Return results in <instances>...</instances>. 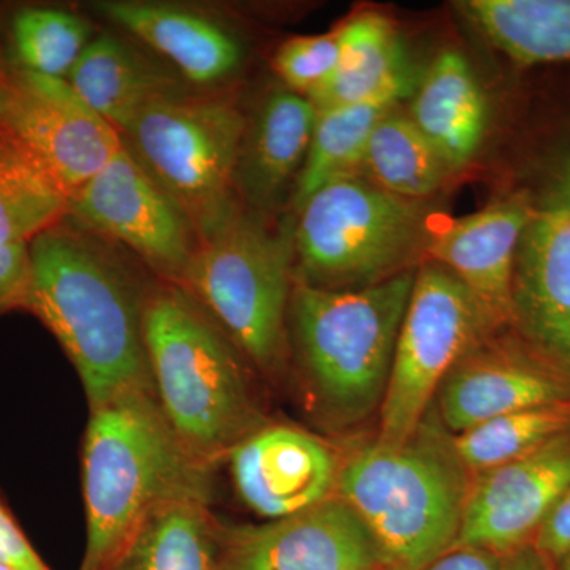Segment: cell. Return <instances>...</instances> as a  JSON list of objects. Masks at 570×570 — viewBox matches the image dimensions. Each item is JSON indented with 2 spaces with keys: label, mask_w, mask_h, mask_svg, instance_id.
Here are the masks:
<instances>
[{
  "label": "cell",
  "mask_w": 570,
  "mask_h": 570,
  "mask_svg": "<svg viewBox=\"0 0 570 570\" xmlns=\"http://www.w3.org/2000/svg\"><path fill=\"white\" fill-rule=\"evenodd\" d=\"M31 262L24 313L61 344L89 409L154 390L142 336L146 294L111 250L63 217L33 239Z\"/></svg>",
  "instance_id": "obj_1"
},
{
  "label": "cell",
  "mask_w": 570,
  "mask_h": 570,
  "mask_svg": "<svg viewBox=\"0 0 570 570\" xmlns=\"http://www.w3.org/2000/svg\"><path fill=\"white\" fill-rule=\"evenodd\" d=\"M86 550L80 570H112L145 521L171 502L212 504L209 466L195 459L154 390L91 409L81 453Z\"/></svg>",
  "instance_id": "obj_2"
},
{
  "label": "cell",
  "mask_w": 570,
  "mask_h": 570,
  "mask_svg": "<svg viewBox=\"0 0 570 570\" xmlns=\"http://www.w3.org/2000/svg\"><path fill=\"white\" fill-rule=\"evenodd\" d=\"M469 489L452 434L430 415L403 444L376 441L360 450L341 469L336 487L387 570H420L452 549Z\"/></svg>",
  "instance_id": "obj_3"
},
{
  "label": "cell",
  "mask_w": 570,
  "mask_h": 570,
  "mask_svg": "<svg viewBox=\"0 0 570 570\" xmlns=\"http://www.w3.org/2000/svg\"><path fill=\"white\" fill-rule=\"evenodd\" d=\"M142 336L154 393L195 459L212 468L261 428L234 343L181 285L146 294Z\"/></svg>",
  "instance_id": "obj_4"
},
{
  "label": "cell",
  "mask_w": 570,
  "mask_h": 570,
  "mask_svg": "<svg viewBox=\"0 0 570 570\" xmlns=\"http://www.w3.org/2000/svg\"><path fill=\"white\" fill-rule=\"evenodd\" d=\"M415 272L358 288L296 283L291 313L307 379L336 420L356 423L381 409Z\"/></svg>",
  "instance_id": "obj_5"
},
{
  "label": "cell",
  "mask_w": 570,
  "mask_h": 570,
  "mask_svg": "<svg viewBox=\"0 0 570 570\" xmlns=\"http://www.w3.org/2000/svg\"><path fill=\"white\" fill-rule=\"evenodd\" d=\"M426 213L425 202L396 197L358 175L325 184L296 209L298 283L358 288L412 269L430 242Z\"/></svg>",
  "instance_id": "obj_6"
},
{
  "label": "cell",
  "mask_w": 570,
  "mask_h": 570,
  "mask_svg": "<svg viewBox=\"0 0 570 570\" xmlns=\"http://www.w3.org/2000/svg\"><path fill=\"white\" fill-rule=\"evenodd\" d=\"M294 264L292 230H272L239 209L198 242L181 287L236 348L272 371L283 362Z\"/></svg>",
  "instance_id": "obj_7"
},
{
  "label": "cell",
  "mask_w": 570,
  "mask_h": 570,
  "mask_svg": "<svg viewBox=\"0 0 570 570\" xmlns=\"http://www.w3.org/2000/svg\"><path fill=\"white\" fill-rule=\"evenodd\" d=\"M247 119L227 99L175 96L126 130L127 148L183 209L198 242L239 212L236 160Z\"/></svg>",
  "instance_id": "obj_8"
},
{
  "label": "cell",
  "mask_w": 570,
  "mask_h": 570,
  "mask_svg": "<svg viewBox=\"0 0 570 570\" xmlns=\"http://www.w3.org/2000/svg\"><path fill=\"white\" fill-rule=\"evenodd\" d=\"M489 330L452 273L433 262L420 266L397 333L379 442L403 444L419 430L444 379Z\"/></svg>",
  "instance_id": "obj_9"
},
{
  "label": "cell",
  "mask_w": 570,
  "mask_h": 570,
  "mask_svg": "<svg viewBox=\"0 0 570 570\" xmlns=\"http://www.w3.org/2000/svg\"><path fill=\"white\" fill-rule=\"evenodd\" d=\"M0 141L69 200L122 148L70 82L0 66Z\"/></svg>",
  "instance_id": "obj_10"
},
{
  "label": "cell",
  "mask_w": 570,
  "mask_h": 570,
  "mask_svg": "<svg viewBox=\"0 0 570 570\" xmlns=\"http://www.w3.org/2000/svg\"><path fill=\"white\" fill-rule=\"evenodd\" d=\"M513 273L512 324L543 365L570 379V137L530 190Z\"/></svg>",
  "instance_id": "obj_11"
},
{
  "label": "cell",
  "mask_w": 570,
  "mask_h": 570,
  "mask_svg": "<svg viewBox=\"0 0 570 570\" xmlns=\"http://www.w3.org/2000/svg\"><path fill=\"white\" fill-rule=\"evenodd\" d=\"M66 219L121 243L168 284L181 285L198 238L174 198L127 148L69 198Z\"/></svg>",
  "instance_id": "obj_12"
},
{
  "label": "cell",
  "mask_w": 570,
  "mask_h": 570,
  "mask_svg": "<svg viewBox=\"0 0 570 570\" xmlns=\"http://www.w3.org/2000/svg\"><path fill=\"white\" fill-rule=\"evenodd\" d=\"M217 570H387L343 498L258 527L220 524Z\"/></svg>",
  "instance_id": "obj_13"
},
{
  "label": "cell",
  "mask_w": 570,
  "mask_h": 570,
  "mask_svg": "<svg viewBox=\"0 0 570 570\" xmlns=\"http://www.w3.org/2000/svg\"><path fill=\"white\" fill-rule=\"evenodd\" d=\"M569 485L570 433L478 474L453 547H474L499 557L523 549Z\"/></svg>",
  "instance_id": "obj_14"
},
{
  "label": "cell",
  "mask_w": 570,
  "mask_h": 570,
  "mask_svg": "<svg viewBox=\"0 0 570 570\" xmlns=\"http://www.w3.org/2000/svg\"><path fill=\"white\" fill-rule=\"evenodd\" d=\"M530 212V190H513L452 220L426 245L433 264L468 288L491 330L512 324L517 250Z\"/></svg>",
  "instance_id": "obj_15"
},
{
  "label": "cell",
  "mask_w": 570,
  "mask_h": 570,
  "mask_svg": "<svg viewBox=\"0 0 570 570\" xmlns=\"http://www.w3.org/2000/svg\"><path fill=\"white\" fill-rule=\"evenodd\" d=\"M243 502L269 520L295 515L333 497L335 453L321 439L291 426H264L228 453Z\"/></svg>",
  "instance_id": "obj_16"
},
{
  "label": "cell",
  "mask_w": 570,
  "mask_h": 570,
  "mask_svg": "<svg viewBox=\"0 0 570 570\" xmlns=\"http://www.w3.org/2000/svg\"><path fill=\"white\" fill-rule=\"evenodd\" d=\"M439 419L449 434L543 404L570 401V379L504 351L472 348L438 392Z\"/></svg>",
  "instance_id": "obj_17"
},
{
  "label": "cell",
  "mask_w": 570,
  "mask_h": 570,
  "mask_svg": "<svg viewBox=\"0 0 570 570\" xmlns=\"http://www.w3.org/2000/svg\"><path fill=\"white\" fill-rule=\"evenodd\" d=\"M317 110L291 89H275L246 121L236 160V193L250 212H272L298 179L316 129Z\"/></svg>",
  "instance_id": "obj_18"
},
{
  "label": "cell",
  "mask_w": 570,
  "mask_h": 570,
  "mask_svg": "<svg viewBox=\"0 0 570 570\" xmlns=\"http://www.w3.org/2000/svg\"><path fill=\"white\" fill-rule=\"evenodd\" d=\"M409 116L452 175L474 160L489 132L490 105L460 51L439 52L419 78Z\"/></svg>",
  "instance_id": "obj_19"
},
{
  "label": "cell",
  "mask_w": 570,
  "mask_h": 570,
  "mask_svg": "<svg viewBox=\"0 0 570 570\" xmlns=\"http://www.w3.org/2000/svg\"><path fill=\"white\" fill-rule=\"evenodd\" d=\"M96 9L165 56L195 85L224 80L242 62L239 41L223 26L193 11L130 0L100 2Z\"/></svg>",
  "instance_id": "obj_20"
},
{
  "label": "cell",
  "mask_w": 570,
  "mask_h": 570,
  "mask_svg": "<svg viewBox=\"0 0 570 570\" xmlns=\"http://www.w3.org/2000/svg\"><path fill=\"white\" fill-rule=\"evenodd\" d=\"M67 81L119 134L146 108L181 96L174 75L108 33L89 41Z\"/></svg>",
  "instance_id": "obj_21"
},
{
  "label": "cell",
  "mask_w": 570,
  "mask_h": 570,
  "mask_svg": "<svg viewBox=\"0 0 570 570\" xmlns=\"http://www.w3.org/2000/svg\"><path fill=\"white\" fill-rule=\"evenodd\" d=\"M340 61L328 81L307 97L318 111L362 102L393 89L417 86L395 26L382 14L366 11L337 28Z\"/></svg>",
  "instance_id": "obj_22"
},
{
  "label": "cell",
  "mask_w": 570,
  "mask_h": 570,
  "mask_svg": "<svg viewBox=\"0 0 570 570\" xmlns=\"http://www.w3.org/2000/svg\"><path fill=\"white\" fill-rule=\"evenodd\" d=\"M455 9L519 66L570 62V0H463Z\"/></svg>",
  "instance_id": "obj_23"
},
{
  "label": "cell",
  "mask_w": 570,
  "mask_h": 570,
  "mask_svg": "<svg viewBox=\"0 0 570 570\" xmlns=\"http://www.w3.org/2000/svg\"><path fill=\"white\" fill-rule=\"evenodd\" d=\"M415 89V88H414ZM414 89H393L362 102L317 112L309 153L295 184V212L325 184L356 175L377 124Z\"/></svg>",
  "instance_id": "obj_24"
},
{
  "label": "cell",
  "mask_w": 570,
  "mask_h": 570,
  "mask_svg": "<svg viewBox=\"0 0 570 570\" xmlns=\"http://www.w3.org/2000/svg\"><path fill=\"white\" fill-rule=\"evenodd\" d=\"M219 535L209 502H171L145 521L112 570H217Z\"/></svg>",
  "instance_id": "obj_25"
},
{
  "label": "cell",
  "mask_w": 570,
  "mask_h": 570,
  "mask_svg": "<svg viewBox=\"0 0 570 570\" xmlns=\"http://www.w3.org/2000/svg\"><path fill=\"white\" fill-rule=\"evenodd\" d=\"M362 170L387 193L425 202L448 181L452 171L436 148L420 132L411 116L390 111L367 141Z\"/></svg>",
  "instance_id": "obj_26"
},
{
  "label": "cell",
  "mask_w": 570,
  "mask_h": 570,
  "mask_svg": "<svg viewBox=\"0 0 570 570\" xmlns=\"http://www.w3.org/2000/svg\"><path fill=\"white\" fill-rule=\"evenodd\" d=\"M570 433V401L512 412L452 436L453 449L469 474L523 459Z\"/></svg>",
  "instance_id": "obj_27"
},
{
  "label": "cell",
  "mask_w": 570,
  "mask_h": 570,
  "mask_svg": "<svg viewBox=\"0 0 570 570\" xmlns=\"http://www.w3.org/2000/svg\"><path fill=\"white\" fill-rule=\"evenodd\" d=\"M89 24L55 7H21L9 24L10 59L18 69L67 80L89 43Z\"/></svg>",
  "instance_id": "obj_28"
},
{
  "label": "cell",
  "mask_w": 570,
  "mask_h": 570,
  "mask_svg": "<svg viewBox=\"0 0 570 570\" xmlns=\"http://www.w3.org/2000/svg\"><path fill=\"white\" fill-rule=\"evenodd\" d=\"M340 31L322 36L294 37L275 55V70L287 89L311 97L335 73L340 61Z\"/></svg>",
  "instance_id": "obj_29"
},
{
  "label": "cell",
  "mask_w": 570,
  "mask_h": 570,
  "mask_svg": "<svg viewBox=\"0 0 570 570\" xmlns=\"http://www.w3.org/2000/svg\"><path fill=\"white\" fill-rule=\"evenodd\" d=\"M31 273V245H0V318L26 309Z\"/></svg>",
  "instance_id": "obj_30"
},
{
  "label": "cell",
  "mask_w": 570,
  "mask_h": 570,
  "mask_svg": "<svg viewBox=\"0 0 570 570\" xmlns=\"http://www.w3.org/2000/svg\"><path fill=\"white\" fill-rule=\"evenodd\" d=\"M0 562L17 570H51L33 550L2 494H0Z\"/></svg>",
  "instance_id": "obj_31"
},
{
  "label": "cell",
  "mask_w": 570,
  "mask_h": 570,
  "mask_svg": "<svg viewBox=\"0 0 570 570\" xmlns=\"http://www.w3.org/2000/svg\"><path fill=\"white\" fill-rule=\"evenodd\" d=\"M534 549L549 562L561 561L570 553V485L535 532Z\"/></svg>",
  "instance_id": "obj_32"
},
{
  "label": "cell",
  "mask_w": 570,
  "mask_h": 570,
  "mask_svg": "<svg viewBox=\"0 0 570 570\" xmlns=\"http://www.w3.org/2000/svg\"><path fill=\"white\" fill-rule=\"evenodd\" d=\"M504 557L474 547H452L420 570H502Z\"/></svg>",
  "instance_id": "obj_33"
},
{
  "label": "cell",
  "mask_w": 570,
  "mask_h": 570,
  "mask_svg": "<svg viewBox=\"0 0 570 570\" xmlns=\"http://www.w3.org/2000/svg\"><path fill=\"white\" fill-rule=\"evenodd\" d=\"M502 570H551L549 561L538 553L532 547H523V549L513 551V553L504 557Z\"/></svg>",
  "instance_id": "obj_34"
},
{
  "label": "cell",
  "mask_w": 570,
  "mask_h": 570,
  "mask_svg": "<svg viewBox=\"0 0 570 570\" xmlns=\"http://www.w3.org/2000/svg\"><path fill=\"white\" fill-rule=\"evenodd\" d=\"M3 61H6V58H3L2 55H0V66H2ZM14 154L10 153L9 149L6 148V146L2 145V141H0V164L3 163V160L9 159V157H13Z\"/></svg>",
  "instance_id": "obj_35"
},
{
  "label": "cell",
  "mask_w": 570,
  "mask_h": 570,
  "mask_svg": "<svg viewBox=\"0 0 570 570\" xmlns=\"http://www.w3.org/2000/svg\"><path fill=\"white\" fill-rule=\"evenodd\" d=\"M561 568L560 570H570V553L566 554L564 558L560 561Z\"/></svg>",
  "instance_id": "obj_36"
},
{
  "label": "cell",
  "mask_w": 570,
  "mask_h": 570,
  "mask_svg": "<svg viewBox=\"0 0 570 570\" xmlns=\"http://www.w3.org/2000/svg\"><path fill=\"white\" fill-rule=\"evenodd\" d=\"M0 570H17L14 568H11L9 564H3V562H0Z\"/></svg>",
  "instance_id": "obj_37"
}]
</instances>
